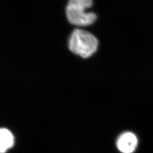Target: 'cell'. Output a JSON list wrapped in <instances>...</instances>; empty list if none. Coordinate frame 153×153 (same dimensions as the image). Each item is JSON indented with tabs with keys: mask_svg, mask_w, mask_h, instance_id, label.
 I'll use <instances>...</instances> for the list:
<instances>
[{
	"mask_svg": "<svg viewBox=\"0 0 153 153\" xmlns=\"http://www.w3.org/2000/svg\"><path fill=\"white\" fill-rule=\"evenodd\" d=\"M98 41L91 33L82 29L74 30L71 35L68 47L71 52L87 59L97 51Z\"/></svg>",
	"mask_w": 153,
	"mask_h": 153,
	"instance_id": "1",
	"label": "cell"
},
{
	"mask_svg": "<svg viewBox=\"0 0 153 153\" xmlns=\"http://www.w3.org/2000/svg\"><path fill=\"white\" fill-rule=\"evenodd\" d=\"M93 5V0H69L66 7V16L69 22L78 26L92 25L97 16L91 12H86Z\"/></svg>",
	"mask_w": 153,
	"mask_h": 153,
	"instance_id": "2",
	"label": "cell"
},
{
	"mask_svg": "<svg viewBox=\"0 0 153 153\" xmlns=\"http://www.w3.org/2000/svg\"><path fill=\"white\" fill-rule=\"evenodd\" d=\"M137 144V138L130 132L122 134L117 141V148L124 153H132L136 148Z\"/></svg>",
	"mask_w": 153,
	"mask_h": 153,
	"instance_id": "3",
	"label": "cell"
},
{
	"mask_svg": "<svg viewBox=\"0 0 153 153\" xmlns=\"http://www.w3.org/2000/svg\"><path fill=\"white\" fill-rule=\"evenodd\" d=\"M14 136L7 128H0V153H6L14 145Z\"/></svg>",
	"mask_w": 153,
	"mask_h": 153,
	"instance_id": "4",
	"label": "cell"
}]
</instances>
